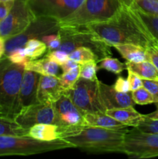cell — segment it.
Instances as JSON below:
<instances>
[{
	"instance_id": "1",
	"label": "cell",
	"mask_w": 158,
	"mask_h": 159,
	"mask_svg": "<svg viewBox=\"0 0 158 159\" xmlns=\"http://www.w3.org/2000/svg\"><path fill=\"white\" fill-rule=\"evenodd\" d=\"M86 26L110 47L119 43H132L148 49L153 45H157L135 9L125 5L108 20Z\"/></svg>"
},
{
	"instance_id": "2",
	"label": "cell",
	"mask_w": 158,
	"mask_h": 159,
	"mask_svg": "<svg viewBox=\"0 0 158 159\" xmlns=\"http://www.w3.org/2000/svg\"><path fill=\"white\" fill-rule=\"evenodd\" d=\"M128 130L85 126L75 134L61 139L72 144L74 148L90 153H123L124 138Z\"/></svg>"
},
{
	"instance_id": "3",
	"label": "cell",
	"mask_w": 158,
	"mask_h": 159,
	"mask_svg": "<svg viewBox=\"0 0 158 159\" xmlns=\"http://www.w3.org/2000/svg\"><path fill=\"white\" fill-rule=\"evenodd\" d=\"M25 65L0 59V117L14 120L20 112L19 93Z\"/></svg>"
},
{
	"instance_id": "4",
	"label": "cell",
	"mask_w": 158,
	"mask_h": 159,
	"mask_svg": "<svg viewBox=\"0 0 158 159\" xmlns=\"http://www.w3.org/2000/svg\"><path fill=\"white\" fill-rule=\"evenodd\" d=\"M123 5L121 0H84L72 13L59 20V26H81L106 21Z\"/></svg>"
},
{
	"instance_id": "5",
	"label": "cell",
	"mask_w": 158,
	"mask_h": 159,
	"mask_svg": "<svg viewBox=\"0 0 158 159\" xmlns=\"http://www.w3.org/2000/svg\"><path fill=\"white\" fill-rule=\"evenodd\" d=\"M74 148L68 141L59 138L50 141H40L26 136H0V156L7 155H31L53 151Z\"/></svg>"
},
{
	"instance_id": "6",
	"label": "cell",
	"mask_w": 158,
	"mask_h": 159,
	"mask_svg": "<svg viewBox=\"0 0 158 159\" xmlns=\"http://www.w3.org/2000/svg\"><path fill=\"white\" fill-rule=\"evenodd\" d=\"M61 43L58 50L71 53L79 47L90 48L97 57V62L106 57H112L111 47L102 41L86 26H60L58 30Z\"/></svg>"
},
{
	"instance_id": "7",
	"label": "cell",
	"mask_w": 158,
	"mask_h": 159,
	"mask_svg": "<svg viewBox=\"0 0 158 159\" xmlns=\"http://www.w3.org/2000/svg\"><path fill=\"white\" fill-rule=\"evenodd\" d=\"M64 93L84 115L106 112L99 95L98 80L90 81L79 78L74 86Z\"/></svg>"
},
{
	"instance_id": "8",
	"label": "cell",
	"mask_w": 158,
	"mask_h": 159,
	"mask_svg": "<svg viewBox=\"0 0 158 159\" xmlns=\"http://www.w3.org/2000/svg\"><path fill=\"white\" fill-rule=\"evenodd\" d=\"M54 108L60 138L75 134L86 126L84 114L65 93L54 102Z\"/></svg>"
},
{
	"instance_id": "9",
	"label": "cell",
	"mask_w": 158,
	"mask_h": 159,
	"mask_svg": "<svg viewBox=\"0 0 158 159\" xmlns=\"http://www.w3.org/2000/svg\"><path fill=\"white\" fill-rule=\"evenodd\" d=\"M59 28L58 19L43 16H37L25 30L18 35L5 40V52L3 56L6 57L13 50L24 47L25 43L30 39L40 40L44 35L57 33Z\"/></svg>"
},
{
	"instance_id": "10",
	"label": "cell",
	"mask_w": 158,
	"mask_h": 159,
	"mask_svg": "<svg viewBox=\"0 0 158 159\" xmlns=\"http://www.w3.org/2000/svg\"><path fill=\"white\" fill-rule=\"evenodd\" d=\"M36 18L29 0H15L8 15L0 22V37L6 40L18 35Z\"/></svg>"
},
{
	"instance_id": "11",
	"label": "cell",
	"mask_w": 158,
	"mask_h": 159,
	"mask_svg": "<svg viewBox=\"0 0 158 159\" xmlns=\"http://www.w3.org/2000/svg\"><path fill=\"white\" fill-rule=\"evenodd\" d=\"M123 154L134 158L158 157V134L145 133L136 127L128 130L124 138Z\"/></svg>"
},
{
	"instance_id": "12",
	"label": "cell",
	"mask_w": 158,
	"mask_h": 159,
	"mask_svg": "<svg viewBox=\"0 0 158 159\" xmlns=\"http://www.w3.org/2000/svg\"><path fill=\"white\" fill-rule=\"evenodd\" d=\"M14 120L25 129H29L37 124H55L54 103L37 102L24 107L16 115Z\"/></svg>"
},
{
	"instance_id": "13",
	"label": "cell",
	"mask_w": 158,
	"mask_h": 159,
	"mask_svg": "<svg viewBox=\"0 0 158 159\" xmlns=\"http://www.w3.org/2000/svg\"><path fill=\"white\" fill-rule=\"evenodd\" d=\"M84 0H29L36 16H50L59 20L79 7Z\"/></svg>"
},
{
	"instance_id": "14",
	"label": "cell",
	"mask_w": 158,
	"mask_h": 159,
	"mask_svg": "<svg viewBox=\"0 0 158 159\" xmlns=\"http://www.w3.org/2000/svg\"><path fill=\"white\" fill-rule=\"evenodd\" d=\"M58 76L40 75L37 93V102L54 103L64 93Z\"/></svg>"
},
{
	"instance_id": "15",
	"label": "cell",
	"mask_w": 158,
	"mask_h": 159,
	"mask_svg": "<svg viewBox=\"0 0 158 159\" xmlns=\"http://www.w3.org/2000/svg\"><path fill=\"white\" fill-rule=\"evenodd\" d=\"M98 85L101 100L106 110L134 106V102L129 93L116 91L113 86L106 85L99 80Z\"/></svg>"
},
{
	"instance_id": "16",
	"label": "cell",
	"mask_w": 158,
	"mask_h": 159,
	"mask_svg": "<svg viewBox=\"0 0 158 159\" xmlns=\"http://www.w3.org/2000/svg\"><path fill=\"white\" fill-rule=\"evenodd\" d=\"M40 75L35 71L24 70L19 93L20 111L24 107L37 103V93Z\"/></svg>"
},
{
	"instance_id": "17",
	"label": "cell",
	"mask_w": 158,
	"mask_h": 159,
	"mask_svg": "<svg viewBox=\"0 0 158 159\" xmlns=\"http://www.w3.org/2000/svg\"><path fill=\"white\" fill-rule=\"evenodd\" d=\"M105 113L124 125L133 127H137L144 116L143 114L136 111L133 107L107 110Z\"/></svg>"
},
{
	"instance_id": "18",
	"label": "cell",
	"mask_w": 158,
	"mask_h": 159,
	"mask_svg": "<svg viewBox=\"0 0 158 159\" xmlns=\"http://www.w3.org/2000/svg\"><path fill=\"white\" fill-rule=\"evenodd\" d=\"M86 126L98 127L109 130L127 129V126L119 122L106 113H86L84 115Z\"/></svg>"
},
{
	"instance_id": "19",
	"label": "cell",
	"mask_w": 158,
	"mask_h": 159,
	"mask_svg": "<svg viewBox=\"0 0 158 159\" xmlns=\"http://www.w3.org/2000/svg\"><path fill=\"white\" fill-rule=\"evenodd\" d=\"M112 47L128 61L142 62L148 61L147 49L140 46L132 43H119Z\"/></svg>"
},
{
	"instance_id": "20",
	"label": "cell",
	"mask_w": 158,
	"mask_h": 159,
	"mask_svg": "<svg viewBox=\"0 0 158 159\" xmlns=\"http://www.w3.org/2000/svg\"><path fill=\"white\" fill-rule=\"evenodd\" d=\"M59 66L60 65L46 57L39 60H29L25 63V69L35 71L41 75L57 76Z\"/></svg>"
},
{
	"instance_id": "21",
	"label": "cell",
	"mask_w": 158,
	"mask_h": 159,
	"mask_svg": "<svg viewBox=\"0 0 158 159\" xmlns=\"http://www.w3.org/2000/svg\"><path fill=\"white\" fill-rule=\"evenodd\" d=\"M28 136L40 141H50L60 138L58 127L55 124H37L29 129Z\"/></svg>"
},
{
	"instance_id": "22",
	"label": "cell",
	"mask_w": 158,
	"mask_h": 159,
	"mask_svg": "<svg viewBox=\"0 0 158 159\" xmlns=\"http://www.w3.org/2000/svg\"><path fill=\"white\" fill-rule=\"evenodd\" d=\"M125 65V69L133 71L141 79L158 82V71L150 61L142 62H132L127 61Z\"/></svg>"
},
{
	"instance_id": "23",
	"label": "cell",
	"mask_w": 158,
	"mask_h": 159,
	"mask_svg": "<svg viewBox=\"0 0 158 159\" xmlns=\"http://www.w3.org/2000/svg\"><path fill=\"white\" fill-rule=\"evenodd\" d=\"M29 129H25L19 125L15 120L0 117V136H26L28 135Z\"/></svg>"
},
{
	"instance_id": "24",
	"label": "cell",
	"mask_w": 158,
	"mask_h": 159,
	"mask_svg": "<svg viewBox=\"0 0 158 159\" xmlns=\"http://www.w3.org/2000/svg\"><path fill=\"white\" fill-rule=\"evenodd\" d=\"M29 60H35L41 57L47 50L46 44L40 39H30L24 45Z\"/></svg>"
},
{
	"instance_id": "25",
	"label": "cell",
	"mask_w": 158,
	"mask_h": 159,
	"mask_svg": "<svg viewBox=\"0 0 158 159\" xmlns=\"http://www.w3.org/2000/svg\"><path fill=\"white\" fill-rule=\"evenodd\" d=\"M68 57L69 59L74 61L79 65H83L91 61H94L97 62V57L94 53L90 48H85V47H79L74 49L68 54Z\"/></svg>"
},
{
	"instance_id": "26",
	"label": "cell",
	"mask_w": 158,
	"mask_h": 159,
	"mask_svg": "<svg viewBox=\"0 0 158 159\" xmlns=\"http://www.w3.org/2000/svg\"><path fill=\"white\" fill-rule=\"evenodd\" d=\"M100 69H105L116 75H119L125 69V65L119 59L106 57L98 62V70Z\"/></svg>"
},
{
	"instance_id": "27",
	"label": "cell",
	"mask_w": 158,
	"mask_h": 159,
	"mask_svg": "<svg viewBox=\"0 0 158 159\" xmlns=\"http://www.w3.org/2000/svg\"><path fill=\"white\" fill-rule=\"evenodd\" d=\"M135 11L136 12L137 15L139 16V18L143 22L144 24L146 25L150 34H152L158 46V16H157L151 15V14L145 13V12L137 10V9H135Z\"/></svg>"
},
{
	"instance_id": "28",
	"label": "cell",
	"mask_w": 158,
	"mask_h": 159,
	"mask_svg": "<svg viewBox=\"0 0 158 159\" xmlns=\"http://www.w3.org/2000/svg\"><path fill=\"white\" fill-rule=\"evenodd\" d=\"M80 71L81 65L77 66V68L71 70V71H67V72H63V74L58 76L60 84H61L62 87H63L65 92L71 89L74 86V84L77 82V81L80 78Z\"/></svg>"
},
{
	"instance_id": "29",
	"label": "cell",
	"mask_w": 158,
	"mask_h": 159,
	"mask_svg": "<svg viewBox=\"0 0 158 159\" xmlns=\"http://www.w3.org/2000/svg\"><path fill=\"white\" fill-rule=\"evenodd\" d=\"M130 7L158 16V0H133Z\"/></svg>"
},
{
	"instance_id": "30",
	"label": "cell",
	"mask_w": 158,
	"mask_h": 159,
	"mask_svg": "<svg viewBox=\"0 0 158 159\" xmlns=\"http://www.w3.org/2000/svg\"><path fill=\"white\" fill-rule=\"evenodd\" d=\"M132 99L135 104L137 105H147L155 103V99L151 93L143 86L132 92Z\"/></svg>"
},
{
	"instance_id": "31",
	"label": "cell",
	"mask_w": 158,
	"mask_h": 159,
	"mask_svg": "<svg viewBox=\"0 0 158 159\" xmlns=\"http://www.w3.org/2000/svg\"><path fill=\"white\" fill-rule=\"evenodd\" d=\"M98 71V63L94 61L86 62L81 65L80 78L90 81L98 80L96 73Z\"/></svg>"
},
{
	"instance_id": "32",
	"label": "cell",
	"mask_w": 158,
	"mask_h": 159,
	"mask_svg": "<svg viewBox=\"0 0 158 159\" xmlns=\"http://www.w3.org/2000/svg\"><path fill=\"white\" fill-rule=\"evenodd\" d=\"M136 127L145 133L158 134V119H153L144 115L142 120Z\"/></svg>"
},
{
	"instance_id": "33",
	"label": "cell",
	"mask_w": 158,
	"mask_h": 159,
	"mask_svg": "<svg viewBox=\"0 0 158 159\" xmlns=\"http://www.w3.org/2000/svg\"><path fill=\"white\" fill-rule=\"evenodd\" d=\"M40 40L46 44L48 51L57 50L61 43V39L58 32L44 35Z\"/></svg>"
},
{
	"instance_id": "34",
	"label": "cell",
	"mask_w": 158,
	"mask_h": 159,
	"mask_svg": "<svg viewBox=\"0 0 158 159\" xmlns=\"http://www.w3.org/2000/svg\"><path fill=\"white\" fill-rule=\"evenodd\" d=\"M6 57H8L13 63L20 64V65H25V63L27 61H29V58L26 54L24 47L13 50Z\"/></svg>"
},
{
	"instance_id": "35",
	"label": "cell",
	"mask_w": 158,
	"mask_h": 159,
	"mask_svg": "<svg viewBox=\"0 0 158 159\" xmlns=\"http://www.w3.org/2000/svg\"><path fill=\"white\" fill-rule=\"evenodd\" d=\"M45 57H47L48 59H50L52 61L57 63L60 66L69 59L68 53L58 49L54 50V51H48Z\"/></svg>"
},
{
	"instance_id": "36",
	"label": "cell",
	"mask_w": 158,
	"mask_h": 159,
	"mask_svg": "<svg viewBox=\"0 0 158 159\" xmlns=\"http://www.w3.org/2000/svg\"><path fill=\"white\" fill-rule=\"evenodd\" d=\"M127 71H128L127 80H128L129 83L131 92L143 86V79L139 75H137L135 74L133 71H129V70H127Z\"/></svg>"
},
{
	"instance_id": "37",
	"label": "cell",
	"mask_w": 158,
	"mask_h": 159,
	"mask_svg": "<svg viewBox=\"0 0 158 159\" xmlns=\"http://www.w3.org/2000/svg\"><path fill=\"white\" fill-rule=\"evenodd\" d=\"M143 85L144 88L147 89L151 93V95L154 98L155 102H158V82L143 79Z\"/></svg>"
},
{
	"instance_id": "38",
	"label": "cell",
	"mask_w": 158,
	"mask_h": 159,
	"mask_svg": "<svg viewBox=\"0 0 158 159\" xmlns=\"http://www.w3.org/2000/svg\"><path fill=\"white\" fill-rule=\"evenodd\" d=\"M113 88L116 91L120 92V93H129L131 91L128 80L124 77H122V76L118 77L117 80L116 81L114 85H113Z\"/></svg>"
},
{
	"instance_id": "39",
	"label": "cell",
	"mask_w": 158,
	"mask_h": 159,
	"mask_svg": "<svg viewBox=\"0 0 158 159\" xmlns=\"http://www.w3.org/2000/svg\"><path fill=\"white\" fill-rule=\"evenodd\" d=\"M148 61H150L158 71V46L153 45L147 49Z\"/></svg>"
},
{
	"instance_id": "40",
	"label": "cell",
	"mask_w": 158,
	"mask_h": 159,
	"mask_svg": "<svg viewBox=\"0 0 158 159\" xmlns=\"http://www.w3.org/2000/svg\"><path fill=\"white\" fill-rule=\"evenodd\" d=\"M14 1L0 2V22L8 15L13 6Z\"/></svg>"
},
{
	"instance_id": "41",
	"label": "cell",
	"mask_w": 158,
	"mask_h": 159,
	"mask_svg": "<svg viewBox=\"0 0 158 159\" xmlns=\"http://www.w3.org/2000/svg\"><path fill=\"white\" fill-rule=\"evenodd\" d=\"M79 64L75 62L74 61L71 60V59H68L66 62L63 64V65H60V68L63 72H67V71H69L71 70L74 69V68H77V66H79Z\"/></svg>"
},
{
	"instance_id": "42",
	"label": "cell",
	"mask_w": 158,
	"mask_h": 159,
	"mask_svg": "<svg viewBox=\"0 0 158 159\" xmlns=\"http://www.w3.org/2000/svg\"><path fill=\"white\" fill-rule=\"evenodd\" d=\"M5 52V40L0 37V59L3 57Z\"/></svg>"
},
{
	"instance_id": "43",
	"label": "cell",
	"mask_w": 158,
	"mask_h": 159,
	"mask_svg": "<svg viewBox=\"0 0 158 159\" xmlns=\"http://www.w3.org/2000/svg\"><path fill=\"white\" fill-rule=\"evenodd\" d=\"M121 1H122V2L123 3L124 5H125V6H131V5L133 4V0H121Z\"/></svg>"
},
{
	"instance_id": "44",
	"label": "cell",
	"mask_w": 158,
	"mask_h": 159,
	"mask_svg": "<svg viewBox=\"0 0 158 159\" xmlns=\"http://www.w3.org/2000/svg\"><path fill=\"white\" fill-rule=\"evenodd\" d=\"M15 1V0H0V2H12Z\"/></svg>"
},
{
	"instance_id": "45",
	"label": "cell",
	"mask_w": 158,
	"mask_h": 159,
	"mask_svg": "<svg viewBox=\"0 0 158 159\" xmlns=\"http://www.w3.org/2000/svg\"><path fill=\"white\" fill-rule=\"evenodd\" d=\"M155 106H156V109H158V102H155Z\"/></svg>"
}]
</instances>
